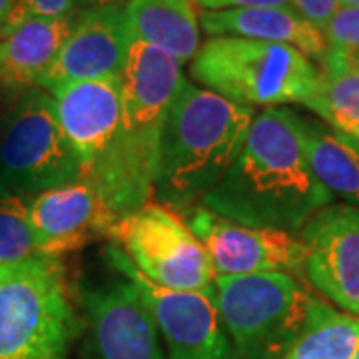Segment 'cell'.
Returning a JSON list of instances; mask_svg holds the SVG:
<instances>
[{
	"label": "cell",
	"mask_w": 359,
	"mask_h": 359,
	"mask_svg": "<svg viewBox=\"0 0 359 359\" xmlns=\"http://www.w3.org/2000/svg\"><path fill=\"white\" fill-rule=\"evenodd\" d=\"M332 202L309 168L302 116L266 108L254 116L228 174L200 205L244 226L294 231Z\"/></svg>",
	"instance_id": "cell-1"
},
{
	"label": "cell",
	"mask_w": 359,
	"mask_h": 359,
	"mask_svg": "<svg viewBox=\"0 0 359 359\" xmlns=\"http://www.w3.org/2000/svg\"><path fill=\"white\" fill-rule=\"evenodd\" d=\"M184 82L180 60L132 39L120 74V128L102 162L84 176L116 218L150 202L162 126Z\"/></svg>",
	"instance_id": "cell-2"
},
{
	"label": "cell",
	"mask_w": 359,
	"mask_h": 359,
	"mask_svg": "<svg viewBox=\"0 0 359 359\" xmlns=\"http://www.w3.org/2000/svg\"><path fill=\"white\" fill-rule=\"evenodd\" d=\"M254 110L184 82L168 110L156 166L154 196L190 212L218 186L244 146Z\"/></svg>",
	"instance_id": "cell-3"
},
{
	"label": "cell",
	"mask_w": 359,
	"mask_h": 359,
	"mask_svg": "<svg viewBox=\"0 0 359 359\" xmlns=\"http://www.w3.org/2000/svg\"><path fill=\"white\" fill-rule=\"evenodd\" d=\"M190 72L205 90L245 108L306 106L320 82V70L294 46L238 36L204 42Z\"/></svg>",
	"instance_id": "cell-4"
},
{
	"label": "cell",
	"mask_w": 359,
	"mask_h": 359,
	"mask_svg": "<svg viewBox=\"0 0 359 359\" xmlns=\"http://www.w3.org/2000/svg\"><path fill=\"white\" fill-rule=\"evenodd\" d=\"M76 330L60 257L0 266V359H66Z\"/></svg>",
	"instance_id": "cell-5"
},
{
	"label": "cell",
	"mask_w": 359,
	"mask_h": 359,
	"mask_svg": "<svg viewBox=\"0 0 359 359\" xmlns=\"http://www.w3.org/2000/svg\"><path fill=\"white\" fill-rule=\"evenodd\" d=\"M216 304L238 359H280L308 321L309 295L294 276H216Z\"/></svg>",
	"instance_id": "cell-6"
},
{
	"label": "cell",
	"mask_w": 359,
	"mask_h": 359,
	"mask_svg": "<svg viewBox=\"0 0 359 359\" xmlns=\"http://www.w3.org/2000/svg\"><path fill=\"white\" fill-rule=\"evenodd\" d=\"M84 180L82 162L58 122L50 94L20 92L2 118L0 184L11 194H40Z\"/></svg>",
	"instance_id": "cell-7"
},
{
	"label": "cell",
	"mask_w": 359,
	"mask_h": 359,
	"mask_svg": "<svg viewBox=\"0 0 359 359\" xmlns=\"http://www.w3.org/2000/svg\"><path fill=\"white\" fill-rule=\"evenodd\" d=\"M108 238L150 282L170 290L212 287L216 273L202 242L180 214L148 202L116 222Z\"/></svg>",
	"instance_id": "cell-8"
},
{
	"label": "cell",
	"mask_w": 359,
	"mask_h": 359,
	"mask_svg": "<svg viewBox=\"0 0 359 359\" xmlns=\"http://www.w3.org/2000/svg\"><path fill=\"white\" fill-rule=\"evenodd\" d=\"M110 266L128 280L144 299L170 359H230L231 347L219 320L214 285L184 292L150 282L126 254L110 244L104 250Z\"/></svg>",
	"instance_id": "cell-9"
},
{
	"label": "cell",
	"mask_w": 359,
	"mask_h": 359,
	"mask_svg": "<svg viewBox=\"0 0 359 359\" xmlns=\"http://www.w3.org/2000/svg\"><path fill=\"white\" fill-rule=\"evenodd\" d=\"M78 304L86 321L80 359H166L152 316L126 278L80 285Z\"/></svg>",
	"instance_id": "cell-10"
},
{
	"label": "cell",
	"mask_w": 359,
	"mask_h": 359,
	"mask_svg": "<svg viewBox=\"0 0 359 359\" xmlns=\"http://www.w3.org/2000/svg\"><path fill=\"white\" fill-rule=\"evenodd\" d=\"M205 248L216 276L304 273L306 245L292 231L244 226L196 205L186 222Z\"/></svg>",
	"instance_id": "cell-11"
},
{
	"label": "cell",
	"mask_w": 359,
	"mask_h": 359,
	"mask_svg": "<svg viewBox=\"0 0 359 359\" xmlns=\"http://www.w3.org/2000/svg\"><path fill=\"white\" fill-rule=\"evenodd\" d=\"M304 273L344 313L359 320V210L349 204L321 208L302 228Z\"/></svg>",
	"instance_id": "cell-12"
},
{
	"label": "cell",
	"mask_w": 359,
	"mask_h": 359,
	"mask_svg": "<svg viewBox=\"0 0 359 359\" xmlns=\"http://www.w3.org/2000/svg\"><path fill=\"white\" fill-rule=\"evenodd\" d=\"M130 42L126 4L80 11L70 36L40 86L50 92L80 80L120 78Z\"/></svg>",
	"instance_id": "cell-13"
},
{
	"label": "cell",
	"mask_w": 359,
	"mask_h": 359,
	"mask_svg": "<svg viewBox=\"0 0 359 359\" xmlns=\"http://www.w3.org/2000/svg\"><path fill=\"white\" fill-rule=\"evenodd\" d=\"M30 228L40 256L62 257L96 236H106L116 222L102 198L86 180L44 190L30 200Z\"/></svg>",
	"instance_id": "cell-14"
},
{
	"label": "cell",
	"mask_w": 359,
	"mask_h": 359,
	"mask_svg": "<svg viewBox=\"0 0 359 359\" xmlns=\"http://www.w3.org/2000/svg\"><path fill=\"white\" fill-rule=\"evenodd\" d=\"M58 122L82 162L84 176L98 166L114 144L122 122L120 78H98L50 90Z\"/></svg>",
	"instance_id": "cell-15"
},
{
	"label": "cell",
	"mask_w": 359,
	"mask_h": 359,
	"mask_svg": "<svg viewBox=\"0 0 359 359\" xmlns=\"http://www.w3.org/2000/svg\"><path fill=\"white\" fill-rule=\"evenodd\" d=\"M76 16L46 18L26 14L0 28V86L8 92L40 86L70 36Z\"/></svg>",
	"instance_id": "cell-16"
},
{
	"label": "cell",
	"mask_w": 359,
	"mask_h": 359,
	"mask_svg": "<svg viewBox=\"0 0 359 359\" xmlns=\"http://www.w3.org/2000/svg\"><path fill=\"white\" fill-rule=\"evenodd\" d=\"M200 25L212 39L238 36L287 44L304 52L309 60L313 58L320 62L327 54V42L323 32L309 25L306 18H302L292 6L204 11L200 16Z\"/></svg>",
	"instance_id": "cell-17"
},
{
	"label": "cell",
	"mask_w": 359,
	"mask_h": 359,
	"mask_svg": "<svg viewBox=\"0 0 359 359\" xmlns=\"http://www.w3.org/2000/svg\"><path fill=\"white\" fill-rule=\"evenodd\" d=\"M132 39L168 52L182 65L200 50V26L194 0H128Z\"/></svg>",
	"instance_id": "cell-18"
},
{
	"label": "cell",
	"mask_w": 359,
	"mask_h": 359,
	"mask_svg": "<svg viewBox=\"0 0 359 359\" xmlns=\"http://www.w3.org/2000/svg\"><path fill=\"white\" fill-rule=\"evenodd\" d=\"M306 108L323 118L347 142L359 140V68L344 54L327 50L321 60L320 82Z\"/></svg>",
	"instance_id": "cell-19"
},
{
	"label": "cell",
	"mask_w": 359,
	"mask_h": 359,
	"mask_svg": "<svg viewBox=\"0 0 359 359\" xmlns=\"http://www.w3.org/2000/svg\"><path fill=\"white\" fill-rule=\"evenodd\" d=\"M309 168L321 186L351 205H359V150L330 130L302 118Z\"/></svg>",
	"instance_id": "cell-20"
},
{
	"label": "cell",
	"mask_w": 359,
	"mask_h": 359,
	"mask_svg": "<svg viewBox=\"0 0 359 359\" xmlns=\"http://www.w3.org/2000/svg\"><path fill=\"white\" fill-rule=\"evenodd\" d=\"M358 346V318L313 297L302 334L280 359H353Z\"/></svg>",
	"instance_id": "cell-21"
},
{
	"label": "cell",
	"mask_w": 359,
	"mask_h": 359,
	"mask_svg": "<svg viewBox=\"0 0 359 359\" xmlns=\"http://www.w3.org/2000/svg\"><path fill=\"white\" fill-rule=\"evenodd\" d=\"M30 202L22 194L0 196V266L40 256L28 218Z\"/></svg>",
	"instance_id": "cell-22"
},
{
	"label": "cell",
	"mask_w": 359,
	"mask_h": 359,
	"mask_svg": "<svg viewBox=\"0 0 359 359\" xmlns=\"http://www.w3.org/2000/svg\"><path fill=\"white\" fill-rule=\"evenodd\" d=\"M327 50L359 54V8L339 4L323 28Z\"/></svg>",
	"instance_id": "cell-23"
},
{
	"label": "cell",
	"mask_w": 359,
	"mask_h": 359,
	"mask_svg": "<svg viewBox=\"0 0 359 359\" xmlns=\"http://www.w3.org/2000/svg\"><path fill=\"white\" fill-rule=\"evenodd\" d=\"M14 2H16V14L11 20H16L26 14L46 16V18H70L80 13L78 0H14Z\"/></svg>",
	"instance_id": "cell-24"
},
{
	"label": "cell",
	"mask_w": 359,
	"mask_h": 359,
	"mask_svg": "<svg viewBox=\"0 0 359 359\" xmlns=\"http://www.w3.org/2000/svg\"><path fill=\"white\" fill-rule=\"evenodd\" d=\"M290 6L302 18H306L309 25H313L323 32L330 18L339 6V0H290Z\"/></svg>",
	"instance_id": "cell-25"
},
{
	"label": "cell",
	"mask_w": 359,
	"mask_h": 359,
	"mask_svg": "<svg viewBox=\"0 0 359 359\" xmlns=\"http://www.w3.org/2000/svg\"><path fill=\"white\" fill-rule=\"evenodd\" d=\"M204 11H230V8H276L290 6V0H194Z\"/></svg>",
	"instance_id": "cell-26"
},
{
	"label": "cell",
	"mask_w": 359,
	"mask_h": 359,
	"mask_svg": "<svg viewBox=\"0 0 359 359\" xmlns=\"http://www.w3.org/2000/svg\"><path fill=\"white\" fill-rule=\"evenodd\" d=\"M16 14V2L14 0H0V28L8 25V20Z\"/></svg>",
	"instance_id": "cell-27"
},
{
	"label": "cell",
	"mask_w": 359,
	"mask_h": 359,
	"mask_svg": "<svg viewBox=\"0 0 359 359\" xmlns=\"http://www.w3.org/2000/svg\"><path fill=\"white\" fill-rule=\"evenodd\" d=\"M124 0H78L80 11H88V8H100V6H114L122 4Z\"/></svg>",
	"instance_id": "cell-28"
},
{
	"label": "cell",
	"mask_w": 359,
	"mask_h": 359,
	"mask_svg": "<svg viewBox=\"0 0 359 359\" xmlns=\"http://www.w3.org/2000/svg\"><path fill=\"white\" fill-rule=\"evenodd\" d=\"M339 54H344V52H339ZM344 56H346V58L349 60V62H351V65L358 66V68H359V54H344Z\"/></svg>",
	"instance_id": "cell-29"
},
{
	"label": "cell",
	"mask_w": 359,
	"mask_h": 359,
	"mask_svg": "<svg viewBox=\"0 0 359 359\" xmlns=\"http://www.w3.org/2000/svg\"><path fill=\"white\" fill-rule=\"evenodd\" d=\"M339 4H346V6H358L359 8V0H339Z\"/></svg>",
	"instance_id": "cell-30"
},
{
	"label": "cell",
	"mask_w": 359,
	"mask_h": 359,
	"mask_svg": "<svg viewBox=\"0 0 359 359\" xmlns=\"http://www.w3.org/2000/svg\"><path fill=\"white\" fill-rule=\"evenodd\" d=\"M4 194H8V190H6V188H4V186L0 184V196H4Z\"/></svg>",
	"instance_id": "cell-31"
},
{
	"label": "cell",
	"mask_w": 359,
	"mask_h": 359,
	"mask_svg": "<svg viewBox=\"0 0 359 359\" xmlns=\"http://www.w3.org/2000/svg\"><path fill=\"white\" fill-rule=\"evenodd\" d=\"M349 144H351V146H353V148H355V150H359V140H355V142H349Z\"/></svg>",
	"instance_id": "cell-32"
},
{
	"label": "cell",
	"mask_w": 359,
	"mask_h": 359,
	"mask_svg": "<svg viewBox=\"0 0 359 359\" xmlns=\"http://www.w3.org/2000/svg\"><path fill=\"white\" fill-rule=\"evenodd\" d=\"M2 118H4V114H0V136H2Z\"/></svg>",
	"instance_id": "cell-33"
},
{
	"label": "cell",
	"mask_w": 359,
	"mask_h": 359,
	"mask_svg": "<svg viewBox=\"0 0 359 359\" xmlns=\"http://www.w3.org/2000/svg\"><path fill=\"white\" fill-rule=\"evenodd\" d=\"M353 359H359V346L358 349H355V353H353Z\"/></svg>",
	"instance_id": "cell-34"
}]
</instances>
